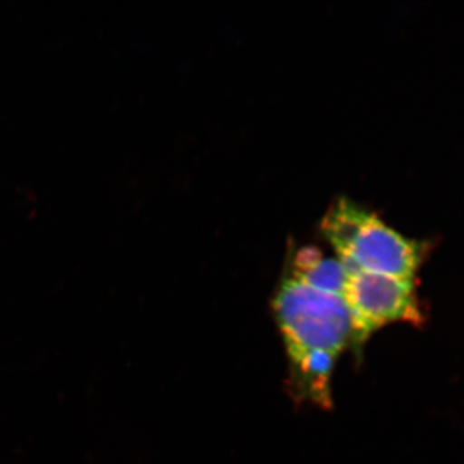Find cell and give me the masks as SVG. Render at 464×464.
<instances>
[{
    "mask_svg": "<svg viewBox=\"0 0 464 464\" xmlns=\"http://www.w3.org/2000/svg\"><path fill=\"white\" fill-rule=\"evenodd\" d=\"M343 299L353 317V347L356 353L374 332L389 324L418 326L424 320L414 280L355 271L348 274Z\"/></svg>",
    "mask_w": 464,
    "mask_h": 464,
    "instance_id": "cell-3",
    "label": "cell"
},
{
    "mask_svg": "<svg viewBox=\"0 0 464 464\" xmlns=\"http://www.w3.org/2000/svg\"><path fill=\"white\" fill-rule=\"evenodd\" d=\"M338 356L325 351H307L288 356L290 391L298 401L319 408L332 406V374Z\"/></svg>",
    "mask_w": 464,
    "mask_h": 464,
    "instance_id": "cell-4",
    "label": "cell"
},
{
    "mask_svg": "<svg viewBox=\"0 0 464 464\" xmlns=\"http://www.w3.org/2000/svg\"><path fill=\"white\" fill-rule=\"evenodd\" d=\"M273 311L288 356L307 351L340 356L353 346V317L342 295L286 277L275 295Z\"/></svg>",
    "mask_w": 464,
    "mask_h": 464,
    "instance_id": "cell-2",
    "label": "cell"
},
{
    "mask_svg": "<svg viewBox=\"0 0 464 464\" xmlns=\"http://www.w3.org/2000/svg\"><path fill=\"white\" fill-rule=\"evenodd\" d=\"M290 266L292 279L320 292L343 297L348 274L340 258L325 257L319 249L304 246L295 253Z\"/></svg>",
    "mask_w": 464,
    "mask_h": 464,
    "instance_id": "cell-5",
    "label": "cell"
},
{
    "mask_svg": "<svg viewBox=\"0 0 464 464\" xmlns=\"http://www.w3.org/2000/svg\"><path fill=\"white\" fill-rule=\"evenodd\" d=\"M322 230L347 274L365 271L414 280L423 262L420 244L406 239L373 213L347 199L329 209Z\"/></svg>",
    "mask_w": 464,
    "mask_h": 464,
    "instance_id": "cell-1",
    "label": "cell"
}]
</instances>
